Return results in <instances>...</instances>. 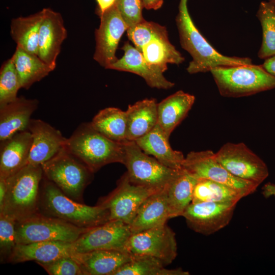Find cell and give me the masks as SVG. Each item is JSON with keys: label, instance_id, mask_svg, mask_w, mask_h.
Masks as SVG:
<instances>
[{"label": "cell", "instance_id": "cell-1", "mask_svg": "<svg viewBox=\"0 0 275 275\" xmlns=\"http://www.w3.org/2000/svg\"><path fill=\"white\" fill-rule=\"evenodd\" d=\"M188 0H180L176 22L182 48L192 57L186 69L190 74L210 71L221 66L252 64L251 59L229 57L220 53L202 35L189 13Z\"/></svg>", "mask_w": 275, "mask_h": 275}, {"label": "cell", "instance_id": "cell-2", "mask_svg": "<svg viewBox=\"0 0 275 275\" xmlns=\"http://www.w3.org/2000/svg\"><path fill=\"white\" fill-rule=\"evenodd\" d=\"M44 179L39 202L41 213L85 229L109 221V211L104 206L99 204L90 206L77 202L66 196L52 182Z\"/></svg>", "mask_w": 275, "mask_h": 275}, {"label": "cell", "instance_id": "cell-3", "mask_svg": "<svg viewBox=\"0 0 275 275\" xmlns=\"http://www.w3.org/2000/svg\"><path fill=\"white\" fill-rule=\"evenodd\" d=\"M125 143L108 139L85 122L67 139L65 147L94 173L109 163L124 164Z\"/></svg>", "mask_w": 275, "mask_h": 275}, {"label": "cell", "instance_id": "cell-4", "mask_svg": "<svg viewBox=\"0 0 275 275\" xmlns=\"http://www.w3.org/2000/svg\"><path fill=\"white\" fill-rule=\"evenodd\" d=\"M43 177L41 166L26 164L6 178L7 194L0 215L17 222L39 212Z\"/></svg>", "mask_w": 275, "mask_h": 275}, {"label": "cell", "instance_id": "cell-5", "mask_svg": "<svg viewBox=\"0 0 275 275\" xmlns=\"http://www.w3.org/2000/svg\"><path fill=\"white\" fill-rule=\"evenodd\" d=\"M210 72L219 94L224 97L248 96L275 89V76L261 65L221 66Z\"/></svg>", "mask_w": 275, "mask_h": 275}, {"label": "cell", "instance_id": "cell-6", "mask_svg": "<svg viewBox=\"0 0 275 275\" xmlns=\"http://www.w3.org/2000/svg\"><path fill=\"white\" fill-rule=\"evenodd\" d=\"M41 167L44 178L71 199L82 201L84 191L94 173L65 147Z\"/></svg>", "mask_w": 275, "mask_h": 275}, {"label": "cell", "instance_id": "cell-7", "mask_svg": "<svg viewBox=\"0 0 275 275\" xmlns=\"http://www.w3.org/2000/svg\"><path fill=\"white\" fill-rule=\"evenodd\" d=\"M125 148L123 164L129 181L134 184L158 191L166 188L182 169L165 166L144 152L134 141L125 142Z\"/></svg>", "mask_w": 275, "mask_h": 275}, {"label": "cell", "instance_id": "cell-8", "mask_svg": "<svg viewBox=\"0 0 275 275\" xmlns=\"http://www.w3.org/2000/svg\"><path fill=\"white\" fill-rule=\"evenodd\" d=\"M88 229L39 212L16 222V241L17 244L48 241L73 242Z\"/></svg>", "mask_w": 275, "mask_h": 275}, {"label": "cell", "instance_id": "cell-9", "mask_svg": "<svg viewBox=\"0 0 275 275\" xmlns=\"http://www.w3.org/2000/svg\"><path fill=\"white\" fill-rule=\"evenodd\" d=\"M215 156L232 175L259 186L269 175L265 162L243 143H227Z\"/></svg>", "mask_w": 275, "mask_h": 275}, {"label": "cell", "instance_id": "cell-10", "mask_svg": "<svg viewBox=\"0 0 275 275\" xmlns=\"http://www.w3.org/2000/svg\"><path fill=\"white\" fill-rule=\"evenodd\" d=\"M125 250L131 254L152 256L167 266L174 261L178 254L176 234L166 224L132 234Z\"/></svg>", "mask_w": 275, "mask_h": 275}, {"label": "cell", "instance_id": "cell-11", "mask_svg": "<svg viewBox=\"0 0 275 275\" xmlns=\"http://www.w3.org/2000/svg\"><path fill=\"white\" fill-rule=\"evenodd\" d=\"M182 168L198 179H206L222 183L243 193L248 196L259 185L235 177L219 163L215 153L210 150L191 151L185 157Z\"/></svg>", "mask_w": 275, "mask_h": 275}, {"label": "cell", "instance_id": "cell-12", "mask_svg": "<svg viewBox=\"0 0 275 275\" xmlns=\"http://www.w3.org/2000/svg\"><path fill=\"white\" fill-rule=\"evenodd\" d=\"M156 192L132 183L125 172L118 180L117 187L98 204L108 209L109 221H120L130 225L141 204Z\"/></svg>", "mask_w": 275, "mask_h": 275}, {"label": "cell", "instance_id": "cell-13", "mask_svg": "<svg viewBox=\"0 0 275 275\" xmlns=\"http://www.w3.org/2000/svg\"><path fill=\"white\" fill-rule=\"evenodd\" d=\"M237 204L210 202L191 203L182 216L190 229L208 236L229 225Z\"/></svg>", "mask_w": 275, "mask_h": 275}, {"label": "cell", "instance_id": "cell-14", "mask_svg": "<svg viewBox=\"0 0 275 275\" xmlns=\"http://www.w3.org/2000/svg\"><path fill=\"white\" fill-rule=\"evenodd\" d=\"M131 234L129 225L111 220L87 230L72 242L73 248L78 253L99 250L126 251Z\"/></svg>", "mask_w": 275, "mask_h": 275}, {"label": "cell", "instance_id": "cell-15", "mask_svg": "<svg viewBox=\"0 0 275 275\" xmlns=\"http://www.w3.org/2000/svg\"><path fill=\"white\" fill-rule=\"evenodd\" d=\"M100 23L95 31L94 59L108 69L117 60L116 52L119 41L128 27L115 4L100 15Z\"/></svg>", "mask_w": 275, "mask_h": 275}, {"label": "cell", "instance_id": "cell-16", "mask_svg": "<svg viewBox=\"0 0 275 275\" xmlns=\"http://www.w3.org/2000/svg\"><path fill=\"white\" fill-rule=\"evenodd\" d=\"M28 130L32 143L27 164L41 166L65 146L67 139L48 123L40 119H31Z\"/></svg>", "mask_w": 275, "mask_h": 275}, {"label": "cell", "instance_id": "cell-17", "mask_svg": "<svg viewBox=\"0 0 275 275\" xmlns=\"http://www.w3.org/2000/svg\"><path fill=\"white\" fill-rule=\"evenodd\" d=\"M44 10L39 34L38 56L56 68L57 59L67 32L60 13L50 8H44Z\"/></svg>", "mask_w": 275, "mask_h": 275}, {"label": "cell", "instance_id": "cell-18", "mask_svg": "<svg viewBox=\"0 0 275 275\" xmlns=\"http://www.w3.org/2000/svg\"><path fill=\"white\" fill-rule=\"evenodd\" d=\"M124 55L109 66L108 69L129 72L143 77L151 88L169 89L174 83L168 80L163 73L151 67L145 59L142 52L126 42L122 47Z\"/></svg>", "mask_w": 275, "mask_h": 275}, {"label": "cell", "instance_id": "cell-19", "mask_svg": "<svg viewBox=\"0 0 275 275\" xmlns=\"http://www.w3.org/2000/svg\"><path fill=\"white\" fill-rule=\"evenodd\" d=\"M72 257L79 264L83 275H114L130 260L131 254L126 251L99 250L75 253Z\"/></svg>", "mask_w": 275, "mask_h": 275}, {"label": "cell", "instance_id": "cell-20", "mask_svg": "<svg viewBox=\"0 0 275 275\" xmlns=\"http://www.w3.org/2000/svg\"><path fill=\"white\" fill-rule=\"evenodd\" d=\"M32 143V136L28 130L1 141L0 178L6 179L27 164Z\"/></svg>", "mask_w": 275, "mask_h": 275}, {"label": "cell", "instance_id": "cell-21", "mask_svg": "<svg viewBox=\"0 0 275 275\" xmlns=\"http://www.w3.org/2000/svg\"><path fill=\"white\" fill-rule=\"evenodd\" d=\"M75 253L72 242L61 241L35 242L16 245L8 262L13 263L35 261L46 263Z\"/></svg>", "mask_w": 275, "mask_h": 275}, {"label": "cell", "instance_id": "cell-22", "mask_svg": "<svg viewBox=\"0 0 275 275\" xmlns=\"http://www.w3.org/2000/svg\"><path fill=\"white\" fill-rule=\"evenodd\" d=\"M36 99L17 97L14 101L0 107V141L15 133L28 130L31 117L37 109Z\"/></svg>", "mask_w": 275, "mask_h": 275}, {"label": "cell", "instance_id": "cell-23", "mask_svg": "<svg viewBox=\"0 0 275 275\" xmlns=\"http://www.w3.org/2000/svg\"><path fill=\"white\" fill-rule=\"evenodd\" d=\"M170 219L166 188L149 196L130 225L132 234L163 225Z\"/></svg>", "mask_w": 275, "mask_h": 275}, {"label": "cell", "instance_id": "cell-24", "mask_svg": "<svg viewBox=\"0 0 275 275\" xmlns=\"http://www.w3.org/2000/svg\"><path fill=\"white\" fill-rule=\"evenodd\" d=\"M169 140L157 124L147 134L134 142L144 152L152 155L165 166L175 170L182 169L185 156L181 152L173 150Z\"/></svg>", "mask_w": 275, "mask_h": 275}, {"label": "cell", "instance_id": "cell-25", "mask_svg": "<svg viewBox=\"0 0 275 275\" xmlns=\"http://www.w3.org/2000/svg\"><path fill=\"white\" fill-rule=\"evenodd\" d=\"M195 101L194 95L180 90L157 103V124L168 138L185 118Z\"/></svg>", "mask_w": 275, "mask_h": 275}, {"label": "cell", "instance_id": "cell-26", "mask_svg": "<svg viewBox=\"0 0 275 275\" xmlns=\"http://www.w3.org/2000/svg\"><path fill=\"white\" fill-rule=\"evenodd\" d=\"M157 103L154 99H145L129 105L126 111L128 141H135L157 124Z\"/></svg>", "mask_w": 275, "mask_h": 275}, {"label": "cell", "instance_id": "cell-27", "mask_svg": "<svg viewBox=\"0 0 275 275\" xmlns=\"http://www.w3.org/2000/svg\"><path fill=\"white\" fill-rule=\"evenodd\" d=\"M198 179L182 168L166 187L170 218L182 216L191 203Z\"/></svg>", "mask_w": 275, "mask_h": 275}, {"label": "cell", "instance_id": "cell-28", "mask_svg": "<svg viewBox=\"0 0 275 275\" xmlns=\"http://www.w3.org/2000/svg\"><path fill=\"white\" fill-rule=\"evenodd\" d=\"M44 14V8L34 14L12 20L10 35L17 47L38 56L39 34Z\"/></svg>", "mask_w": 275, "mask_h": 275}, {"label": "cell", "instance_id": "cell-29", "mask_svg": "<svg viewBox=\"0 0 275 275\" xmlns=\"http://www.w3.org/2000/svg\"><path fill=\"white\" fill-rule=\"evenodd\" d=\"M21 88L31 86L44 78L55 68L42 60L37 55L16 47L12 56Z\"/></svg>", "mask_w": 275, "mask_h": 275}, {"label": "cell", "instance_id": "cell-30", "mask_svg": "<svg viewBox=\"0 0 275 275\" xmlns=\"http://www.w3.org/2000/svg\"><path fill=\"white\" fill-rule=\"evenodd\" d=\"M90 123L95 130L114 141H128L126 111L113 107L105 108L99 111Z\"/></svg>", "mask_w": 275, "mask_h": 275}, {"label": "cell", "instance_id": "cell-31", "mask_svg": "<svg viewBox=\"0 0 275 275\" xmlns=\"http://www.w3.org/2000/svg\"><path fill=\"white\" fill-rule=\"evenodd\" d=\"M246 196L227 185L206 179H198L191 203L202 202L237 203Z\"/></svg>", "mask_w": 275, "mask_h": 275}, {"label": "cell", "instance_id": "cell-32", "mask_svg": "<svg viewBox=\"0 0 275 275\" xmlns=\"http://www.w3.org/2000/svg\"><path fill=\"white\" fill-rule=\"evenodd\" d=\"M141 52L147 62L155 69L163 73L168 64L179 65L184 58L169 40H154L145 45Z\"/></svg>", "mask_w": 275, "mask_h": 275}, {"label": "cell", "instance_id": "cell-33", "mask_svg": "<svg viewBox=\"0 0 275 275\" xmlns=\"http://www.w3.org/2000/svg\"><path fill=\"white\" fill-rule=\"evenodd\" d=\"M181 268L167 269L156 258L146 255L131 254L130 260L114 275H189Z\"/></svg>", "mask_w": 275, "mask_h": 275}, {"label": "cell", "instance_id": "cell-34", "mask_svg": "<svg viewBox=\"0 0 275 275\" xmlns=\"http://www.w3.org/2000/svg\"><path fill=\"white\" fill-rule=\"evenodd\" d=\"M256 16L262 29V41L258 56L265 60L275 55V5L269 1L261 2Z\"/></svg>", "mask_w": 275, "mask_h": 275}, {"label": "cell", "instance_id": "cell-35", "mask_svg": "<svg viewBox=\"0 0 275 275\" xmlns=\"http://www.w3.org/2000/svg\"><path fill=\"white\" fill-rule=\"evenodd\" d=\"M129 39L141 52L143 47L154 40H169L165 26L144 19L127 30Z\"/></svg>", "mask_w": 275, "mask_h": 275}, {"label": "cell", "instance_id": "cell-36", "mask_svg": "<svg viewBox=\"0 0 275 275\" xmlns=\"http://www.w3.org/2000/svg\"><path fill=\"white\" fill-rule=\"evenodd\" d=\"M12 57L2 65L0 70V107L14 101L21 89Z\"/></svg>", "mask_w": 275, "mask_h": 275}, {"label": "cell", "instance_id": "cell-37", "mask_svg": "<svg viewBox=\"0 0 275 275\" xmlns=\"http://www.w3.org/2000/svg\"><path fill=\"white\" fill-rule=\"evenodd\" d=\"M16 222L0 215V254L1 260L8 262L17 245L15 231Z\"/></svg>", "mask_w": 275, "mask_h": 275}, {"label": "cell", "instance_id": "cell-38", "mask_svg": "<svg viewBox=\"0 0 275 275\" xmlns=\"http://www.w3.org/2000/svg\"><path fill=\"white\" fill-rule=\"evenodd\" d=\"M50 275H83L77 262L71 257L66 256L46 263H38Z\"/></svg>", "mask_w": 275, "mask_h": 275}, {"label": "cell", "instance_id": "cell-39", "mask_svg": "<svg viewBox=\"0 0 275 275\" xmlns=\"http://www.w3.org/2000/svg\"><path fill=\"white\" fill-rule=\"evenodd\" d=\"M115 4L128 28L144 19L143 0H116Z\"/></svg>", "mask_w": 275, "mask_h": 275}, {"label": "cell", "instance_id": "cell-40", "mask_svg": "<svg viewBox=\"0 0 275 275\" xmlns=\"http://www.w3.org/2000/svg\"><path fill=\"white\" fill-rule=\"evenodd\" d=\"M98 5L97 13L100 16L115 5L116 0H96Z\"/></svg>", "mask_w": 275, "mask_h": 275}, {"label": "cell", "instance_id": "cell-41", "mask_svg": "<svg viewBox=\"0 0 275 275\" xmlns=\"http://www.w3.org/2000/svg\"><path fill=\"white\" fill-rule=\"evenodd\" d=\"M261 65L266 71L275 76V55L265 59Z\"/></svg>", "mask_w": 275, "mask_h": 275}, {"label": "cell", "instance_id": "cell-42", "mask_svg": "<svg viewBox=\"0 0 275 275\" xmlns=\"http://www.w3.org/2000/svg\"><path fill=\"white\" fill-rule=\"evenodd\" d=\"M7 184L6 179L0 178V211H2L7 194Z\"/></svg>", "mask_w": 275, "mask_h": 275}, {"label": "cell", "instance_id": "cell-43", "mask_svg": "<svg viewBox=\"0 0 275 275\" xmlns=\"http://www.w3.org/2000/svg\"><path fill=\"white\" fill-rule=\"evenodd\" d=\"M144 8L156 10L161 7L163 0H143Z\"/></svg>", "mask_w": 275, "mask_h": 275}, {"label": "cell", "instance_id": "cell-44", "mask_svg": "<svg viewBox=\"0 0 275 275\" xmlns=\"http://www.w3.org/2000/svg\"><path fill=\"white\" fill-rule=\"evenodd\" d=\"M262 194L265 198L275 196V184L271 183L266 184L262 188Z\"/></svg>", "mask_w": 275, "mask_h": 275}, {"label": "cell", "instance_id": "cell-45", "mask_svg": "<svg viewBox=\"0 0 275 275\" xmlns=\"http://www.w3.org/2000/svg\"><path fill=\"white\" fill-rule=\"evenodd\" d=\"M269 1L271 2L272 4H273L275 5V0H269Z\"/></svg>", "mask_w": 275, "mask_h": 275}]
</instances>
